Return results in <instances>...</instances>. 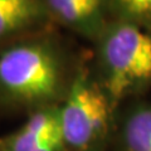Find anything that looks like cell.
Segmentation results:
<instances>
[{"instance_id":"277c9868","label":"cell","mask_w":151,"mask_h":151,"mask_svg":"<svg viewBox=\"0 0 151 151\" xmlns=\"http://www.w3.org/2000/svg\"><path fill=\"white\" fill-rule=\"evenodd\" d=\"M0 151H65L59 107L49 105L35 111L18 131L0 141Z\"/></svg>"},{"instance_id":"5b68a950","label":"cell","mask_w":151,"mask_h":151,"mask_svg":"<svg viewBox=\"0 0 151 151\" xmlns=\"http://www.w3.org/2000/svg\"><path fill=\"white\" fill-rule=\"evenodd\" d=\"M48 13L64 25L87 37L105 30L107 0H43Z\"/></svg>"},{"instance_id":"3957f363","label":"cell","mask_w":151,"mask_h":151,"mask_svg":"<svg viewBox=\"0 0 151 151\" xmlns=\"http://www.w3.org/2000/svg\"><path fill=\"white\" fill-rule=\"evenodd\" d=\"M65 151H106L111 134L108 96L84 72L76 74L59 106Z\"/></svg>"},{"instance_id":"6da1fadb","label":"cell","mask_w":151,"mask_h":151,"mask_svg":"<svg viewBox=\"0 0 151 151\" xmlns=\"http://www.w3.org/2000/svg\"><path fill=\"white\" fill-rule=\"evenodd\" d=\"M62 87V65L53 48L44 43H23L0 55V91L25 105H47Z\"/></svg>"},{"instance_id":"7a4b0ae2","label":"cell","mask_w":151,"mask_h":151,"mask_svg":"<svg viewBox=\"0 0 151 151\" xmlns=\"http://www.w3.org/2000/svg\"><path fill=\"white\" fill-rule=\"evenodd\" d=\"M100 60L107 96L121 100L151 83V37L139 25L117 22L103 30Z\"/></svg>"},{"instance_id":"ba28073f","label":"cell","mask_w":151,"mask_h":151,"mask_svg":"<svg viewBox=\"0 0 151 151\" xmlns=\"http://www.w3.org/2000/svg\"><path fill=\"white\" fill-rule=\"evenodd\" d=\"M120 20L132 24H151V0H108Z\"/></svg>"},{"instance_id":"52a82bcc","label":"cell","mask_w":151,"mask_h":151,"mask_svg":"<svg viewBox=\"0 0 151 151\" xmlns=\"http://www.w3.org/2000/svg\"><path fill=\"white\" fill-rule=\"evenodd\" d=\"M117 151H151V106H139L126 116L117 134Z\"/></svg>"},{"instance_id":"8992f818","label":"cell","mask_w":151,"mask_h":151,"mask_svg":"<svg viewBox=\"0 0 151 151\" xmlns=\"http://www.w3.org/2000/svg\"><path fill=\"white\" fill-rule=\"evenodd\" d=\"M47 13L43 0H0V40L39 24Z\"/></svg>"}]
</instances>
